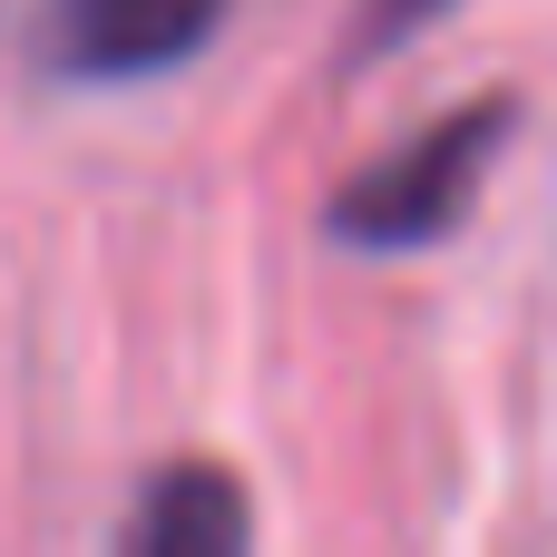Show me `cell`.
Segmentation results:
<instances>
[{
  "label": "cell",
  "mask_w": 557,
  "mask_h": 557,
  "mask_svg": "<svg viewBox=\"0 0 557 557\" xmlns=\"http://www.w3.org/2000/svg\"><path fill=\"white\" fill-rule=\"evenodd\" d=\"M225 0H59V69L78 78H147L206 49Z\"/></svg>",
  "instance_id": "cell-2"
},
{
  "label": "cell",
  "mask_w": 557,
  "mask_h": 557,
  "mask_svg": "<svg viewBox=\"0 0 557 557\" xmlns=\"http://www.w3.org/2000/svg\"><path fill=\"white\" fill-rule=\"evenodd\" d=\"M245 539H255V509H245V490L225 470H166L137 499V519H127L137 557H225Z\"/></svg>",
  "instance_id": "cell-3"
},
{
  "label": "cell",
  "mask_w": 557,
  "mask_h": 557,
  "mask_svg": "<svg viewBox=\"0 0 557 557\" xmlns=\"http://www.w3.org/2000/svg\"><path fill=\"white\" fill-rule=\"evenodd\" d=\"M509 137V98H480L441 127H421L411 147H392L382 166H362L343 196H333V235L343 245H441L470 196H480V166L490 147Z\"/></svg>",
  "instance_id": "cell-1"
},
{
  "label": "cell",
  "mask_w": 557,
  "mask_h": 557,
  "mask_svg": "<svg viewBox=\"0 0 557 557\" xmlns=\"http://www.w3.org/2000/svg\"><path fill=\"white\" fill-rule=\"evenodd\" d=\"M450 0H372V20H362V49H392V39H411V29H431Z\"/></svg>",
  "instance_id": "cell-4"
}]
</instances>
